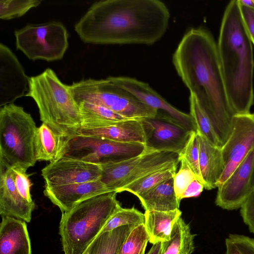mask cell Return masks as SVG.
Instances as JSON below:
<instances>
[{
	"label": "cell",
	"instance_id": "cell-1",
	"mask_svg": "<svg viewBox=\"0 0 254 254\" xmlns=\"http://www.w3.org/2000/svg\"><path fill=\"white\" fill-rule=\"evenodd\" d=\"M172 61L178 74L208 117L222 147L230 135L235 114L213 36L202 28L190 29L179 43Z\"/></svg>",
	"mask_w": 254,
	"mask_h": 254
},
{
	"label": "cell",
	"instance_id": "cell-2",
	"mask_svg": "<svg viewBox=\"0 0 254 254\" xmlns=\"http://www.w3.org/2000/svg\"><path fill=\"white\" fill-rule=\"evenodd\" d=\"M170 16L159 0H101L90 6L74 30L87 43L151 45L164 35Z\"/></svg>",
	"mask_w": 254,
	"mask_h": 254
},
{
	"label": "cell",
	"instance_id": "cell-3",
	"mask_svg": "<svg viewBox=\"0 0 254 254\" xmlns=\"http://www.w3.org/2000/svg\"><path fill=\"white\" fill-rule=\"evenodd\" d=\"M252 44L239 0H231L223 14L217 46L227 96L235 115L250 113L254 103Z\"/></svg>",
	"mask_w": 254,
	"mask_h": 254
},
{
	"label": "cell",
	"instance_id": "cell-4",
	"mask_svg": "<svg viewBox=\"0 0 254 254\" xmlns=\"http://www.w3.org/2000/svg\"><path fill=\"white\" fill-rule=\"evenodd\" d=\"M112 191L87 198L62 213L59 233L64 254H83L122 207Z\"/></svg>",
	"mask_w": 254,
	"mask_h": 254
},
{
	"label": "cell",
	"instance_id": "cell-5",
	"mask_svg": "<svg viewBox=\"0 0 254 254\" xmlns=\"http://www.w3.org/2000/svg\"><path fill=\"white\" fill-rule=\"evenodd\" d=\"M25 96L36 103L42 123L55 132L70 139L81 127L78 106L69 88L50 68L30 77Z\"/></svg>",
	"mask_w": 254,
	"mask_h": 254
},
{
	"label": "cell",
	"instance_id": "cell-6",
	"mask_svg": "<svg viewBox=\"0 0 254 254\" xmlns=\"http://www.w3.org/2000/svg\"><path fill=\"white\" fill-rule=\"evenodd\" d=\"M37 127L31 115L13 103L0 109V165L26 171L35 165Z\"/></svg>",
	"mask_w": 254,
	"mask_h": 254
},
{
	"label": "cell",
	"instance_id": "cell-7",
	"mask_svg": "<svg viewBox=\"0 0 254 254\" xmlns=\"http://www.w3.org/2000/svg\"><path fill=\"white\" fill-rule=\"evenodd\" d=\"M69 88L76 102H84L108 108L128 119L155 117L158 111L144 104L115 83L105 79H86L73 82Z\"/></svg>",
	"mask_w": 254,
	"mask_h": 254
},
{
	"label": "cell",
	"instance_id": "cell-8",
	"mask_svg": "<svg viewBox=\"0 0 254 254\" xmlns=\"http://www.w3.org/2000/svg\"><path fill=\"white\" fill-rule=\"evenodd\" d=\"M178 154L146 148L140 154L117 163L101 165L100 181L111 191L121 188L157 171L178 165Z\"/></svg>",
	"mask_w": 254,
	"mask_h": 254
},
{
	"label": "cell",
	"instance_id": "cell-9",
	"mask_svg": "<svg viewBox=\"0 0 254 254\" xmlns=\"http://www.w3.org/2000/svg\"><path fill=\"white\" fill-rule=\"evenodd\" d=\"M17 50L29 59L51 62L62 59L68 46V34L59 22L27 25L14 32Z\"/></svg>",
	"mask_w": 254,
	"mask_h": 254
},
{
	"label": "cell",
	"instance_id": "cell-10",
	"mask_svg": "<svg viewBox=\"0 0 254 254\" xmlns=\"http://www.w3.org/2000/svg\"><path fill=\"white\" fill-rule=\"evenodd\" d=\"M146 149L144 144L139 142L75 135L68 140L63 156L102 165L128 159L140 154Z\"/></svg>",
	"mask_w": 254,
	"mask_h": 254
},
{
	"label": "cell",
	"instance_id": "cell-11",
	"mask_svg": "<svg viewBox=\"0 0 254 254\" xmlns=\"http://www.w3.org/2000/svg\"><path fill=\"white\" fill-rule=\"evenodd\" d=\"M146 148L179 154L188 142L190 131L166 114L158 111L155 117L139 119Z\"/></svg>",
	"mask_w": 254,
	"mask_h": 254
},
{
	"label": "cell",
	"instance_id": "cell-12",
	"mask_svg": "<svg viewBox=\"0 0 254 254\" xmlns=\"http://www.w3.org/2000/svg\"><path fill=\"white\" fill-rule=\"evenodd\" d=\"M254 149V113L235 115L230 135L221 147L225 170L217 187L226 180Z\"/></svg>",
	"mask_w": 254,
	"mask_h": 254
},
{
	"label": "cell",
	"instance_id": "cell-13",
	"mask_svg": "<svg viewBox=\"0 0 254 254\" xmlns=\"http://www.w3.org/2000/svg\"><path fill=\"white\" fill-rule=\"evenodd\" d=\"M45 186L64 185L100 180L101 165L63 156L41 170Z\"/></svg>",
	"mask_w": 254,
	"mask_h": 254
},
{
	"label": "cell",
	"instance_id": "cell-14",
	"mask_svg": "<svg viewBox=\"0 0 254 254\" xmlns=\"http://www.w3.org/2000/svg\"><path fill=\"white\" fill-rule=\"evenodd\" d=\"M254 159V149L235 169L226 180L219 186L215 203L226 210L240 208L254 190L252 173Z\"/></svg>",
	"mask_w": 254,
	"mask_h": 254
},
{
	"label": "cell",
	"instance_id": "cell-15",
	"mask_svg": "<svg viewBox=\"0 0 254 254\" xmlns=\"http://www.w3.org/2000/svg\"><path fill=\"white\" fill-rule=\"evenodd\" d=\"M29 77L14 54L0 44V106L13 103L25 96L29 90Z\"/></svg>",
	"mask_w": 254,
	"mask_h": 254
},
{
	"label": "cell",
	"instance_id": "cell-16",
	"mask_svg": "<svg viewBox=\"0 0 254 254\" xmlns=\"http://www.w3.org/2000/svg\"><path fill=\"white\" fill-rule=\"evenodd\" d=\"M110 77L115 83L144 104L166 114L187 129L196 131L194 124L190 114L184 113L171 105L147 83L129 77Z\"/></svg>",
	"mask_w": 254,
	"mask_h": 254
},
{
	"label": "cell",
	"instance_id": "cell-17",
	"mask_svg": "<svg viewBox=\"0 0 254 254\" xmlns=\"http://www.w3.org/2000/svg\"><path fill=\"white\" fill-rule=\"evenodd\" d=\"M109 191H112L97 180L64 185H45L44 194L64 213L87 198Z\"/></svg>",
	"mask_w": 254,
	"mask_h": 254
},
{
	"label": "cell",
	"instance_id": "cell-18",
	"mask_svg": "<svg viewBox=\"0 0 254 254\" xmlns=\"http://www.w3.org/2000/svg\"><path fill=\"white\" fill-rule=\"evenodd\" d=\"M35 207L23 198L15 186L12 170L0 165V214L30 222Z\"/></svg>",
	"mask_w": 254,
	"mask_h": 254
},
{
	"label": "cell",
	"instance_id": "cell-19",
	"mask_svg": "<svg viewBox=\"0 0 254 254\" xmlns=\"http://www.w3.org/2000/svg\"><path fill=\"white\" fill-rule=\"evenodd\" d=\"M76 135L94 136L120 142H139L145 145V139L140 120L129 119L114 122L95 128H80Z\"/></svg>",
	"mask_w": 254,
	"mask_h": 254
},
{
	"label": "cell",
	"instance_id": "cell-20",
	"mask_svg": "<svg viewBox=\"0 0 254 254\" xmlns=\"http://www.w3.org/2000/svg\"><path fill=\"white\" fill-rule=\"evenodd\" d=\"M1 217L0 254H31L25 222L11 217Z\"/></svg>",
	"mask_w": 254,
	"mask_h": 254
},
{
	"label": "cell",
	"instance_id": "cell-21",
	"mask_svg": "<svg viewBox=\"0 0 254 254\" xmlns=\"http://www.w3.org/2000/svg\"><path fill=\"white\" fill-rule=\"evenodd\" d=\"M199 147V167L204 189L210 190L217 184L225 170L221 148L211 144L196 132Z\"/></svg>",
	"mask_w": 254,
	"mask_h": 254
},
{
	"label": "cell",
	"instance_id": "cell-22",
	"mask_svg": "<svg viewBox=\"0 0 254 254\" xmlns=\"http://www.w3.org/2000/svg\"><path fill=\"white\" fill-rule=\"evenodd\" d=\"M68 139L55 132L50 127L42 123L37 127L34 141L36 161L54 162L64 154Z\"/></svg>",
	"mask_w": 254,
	"mask_h": 254
},
{
	"label": "cell",
	"instance_id": "cell-23",
	"mask_svg": "<svg viewBox=\"0 0 254 254\" xmlns=\"http://www.w3.org/2000/svg\"><path fill=\"white\" fill-rule=\"evenodd\" d=\"M144 214L149 242L154 245L170 240L173 227L181 217L182 211L179 209L169 211L146 210Z\"/></svg>",
	"mask_w": 254,
	"mask_h": 254
},
{
	"label": "cell",
	"instance_id": "cell-24",
	"mask_svg": "<svg viewBox=\"0 0 254 254\" xmlns=\"http://www.w3.org/2000/svg\"><path fill=\"white\" fill-rule=\"evenodd\" d=\"M146 210L169 211L179 209L174 188V177L159 184L137 197Z\"/></svg>",
	"mask_w": 254,
	"mask_h": 254
},
{
	"label": "cell",
	"instance_id": "cell-25",
	"mask_svg": "<svg viewBox=\"0 0 254 254\" xmlns=\"http://www.w3.org/2000/svg\"><path fill=\"white\" fill-rule=\"evenodd\" d=\"M137 225L121 226L98 235L87 248L89 254H118L123 242Z\"/></svg>",
	"mask_w": 254,
	"mask_h": 254
},
{
	"label": "cell",
	"instance_id": "cell-26",
	"mask_svg": "<svg viewBox=\"0 0 254 254\" xmlns=\"http://www.w3.org/2000/svg\"><path fill=\"white\" fill-rule=\"evenodd\" d=\"M81 118L80 128H95L108 125L115 122L129 120L113 111L84 102H76Z\"/></svg>",
	"mask_w": 254,
	"mask_h": 254
},
{
	"label": "cell",
	"instance_id": "cell-27",
	"mask_svg": "<svg viewBox=\"0 0 254 254\" xmlns=\"http://www.w3.org/2000/svg\"><path fill=\"white\" fill-rule=\"evenodd\" d=\"M194 236L189 225L181 217L173 227L170 240L163 242L162 254H191Z\"/></svg>",
	"mask_w": 254,
	"mask_h": 254
},
{
	"label": "cell",
	"instance_id": "cell-28",
	"mask_svg": "<svg viewBox=\"0 0 254 254\" xmlns=\"http://www.w3.org/2000/svg\"><path fill=\"white\" fill-rule=\"evenodd\" d=\"M178 165L165 168L148 174L121 188L118 193L127 191L138 197L161 183L173 178L177 173Z\"/></svg>",
	"mask_w": 254,
	"mask_h": 254
},
{
	"label": "cell",
	"instance_id": "cell-29",
	"mask_svg": "<svg viewBox=\"0 0 254 254\" xmlns=\"http://www.w3.org/2000/svg\"><path fill=\"white\" fill-rule=\"evenodd\" d=\"M190 115L194 124L196 132L203 136L213 145L221 147L212 125L194 94L190 93L189 98Z\"/></svg>",
	"mask_w": 254,
	"mask_h": 254
},
{
	"label": "cell",
	"instance_id": "cell-30",
	"mask_svg": "<svg viewBox=\"0 0 254 254\" xmlns=\"http://www.w3.org/2000/svg\"><path fill=\"white\" fill-rule=\"evenodd\" d=\"M144 223V214L133 207L130 208L122 207L111 217L99 235L119 227Z\"/></svg>",
	"mask_w": 254,
	"mask_h": 254
},
{
	"label": "cell",
	"instance_id": "cell-31",
	"mask_svg": "<svg viewBox=\"0 0 254 254\" xmlns=\"http://www.w3.org/2000/svg\"><path fill=\"white\" fill-rule=\"evenodd\" d=\"M149 241L144 224L138 225L123 242L118 254H145Z\"/></svg>",
	"mask_w": 254,
	"mask_h": 254
},
{
	"label": "cell",
	"instance_id": "cell-32",
	"mask_svg": "<svg viewBox=\"0 0 254 254\" xmlns=\"http://www.w3.org/2000/svg\"><path fill=\"white\" fill-rule=\"evenodd\" d=\"M178 155V159L184 160L196 180L203 185L199 167V147L196 131L192 132L186 145Z\"/></svg>",
	"mask_w": 254,
	"mask_h": 254
},
{
	"label": "cell",
	"instance_id": "cell-33",
	"mask_svg": "<svg viewBox=\"0 0 254 254\" xmlns=\"http://www.w3.org/2000/svg\"><path fill=\"white\" fill-rule=\"evenodd\" d=\"M41 2L37 0H1L0 18L9 20L22 16L30 9L38 6Z\"/></svg>",
	"mask_w": 254,
	"mask_h": 254
},
{
	"label": "cell",
	"instance_id": "cell-34",
	"mask_svg": "<svg viewBox=\"0 0 254 254\" xmlns=\"http://www.w3.org/2000/svg\"><path fill=\"white\" fill-rule=\"evenodd\" d=\"M179 161L181 165L174 177V188L178 201L180 203L185 191L191 183L196 179L185 161L183 159H179Z\"/></svg>",
	"mask_w": 254,
	"mask_h": 254
},
{
	"label": "cell",
	"instance_id": "cell-35",
	"mask_svg": "<svg viewBox=\"0 0 254 254\" xmlns=\"http://www.w3.org/2000/svg\"><path fill=\"white\" fill-rule=\"evenodd\" d=\"M225 244L226 254H254V239L247 236L230 234Z\"/></svg>",
	"mask_w": 254,
	"mask_h": 254
},
{
	"label": "cell",
	"instance_id": "cell-36",
	"mask_svg": "<svg viewBox=\"0 0 254 254\" xmlns=\"http://www.w3.org/2000/svg\"><path fill=\"white\" fill-rule=\"evenodd\" d=\"M11 169L14 183L18 193L29 202H34L30 193L32 183L29 179V175L26 173L27 171L16 168Z\"/></svg>",
	"mask_w": 254,
	"mask_h": 254
},
{
	"label": "cell",
	"instance_id": "cell-37",
	"mask_svg": "<svg viewBox=\"0 0 254 254\" xmlns=\"http://www.w3.org/2000/svg\"><path fill=\"white\" fill-rule=\"evenodd\" d=\"M241 214L250 232L254 233V190L242 205Z\"/></svg>",
	"mask_w": 254,
	"mask_h": 254
},
{
	"label": "cell",
	"instance_id": "cell-38",
	"mask_svg": "<svg viewBox=\"0 0 254 254\" xmlns=\"http://www.w3.org/2000/svg\"><path fill=\"white\" fill-rule=\"evenodd\" d=\"M240 4L245 27L252 43L254 45V7H249L240 3Z\"/></svg>",
	"mask_w": 254,
	"mask_h": 254
},
{
	"label": "cell",
	"instance_id": "cell-39",
	"mask_svg": "<svg viewBox=\"0 0 254 254\" xmlns=\"http://www.w3.org/2000/svg\"><path fill=\"white\" fill-rule=\"evenodd\" d=\"M204 188L203 185L196 179L194 180L189 186L185 191L183 199L198 196Z\"/></svg>",
	"mask_w": 254,
	"mask_h": 254
},
{
	"label": "cell",
	"instance_id": "cell-40",
	"mask_svg": "<svg viewBox=\"0 0 254 254\" xmlns=\"http://www.w3.org/2000/svg\"><path fill=\"white\" fill-rule=\"evenodd\" d=\"M163 242L153 245L149 251L146 254H162Z\"/></svg>",
	"mask_w": 254,
	"mask_h": 254
},
{
	"label": "cell",
	"instance_id": "cell-41",
	"mask_svg": "<svg viewBox=\"0 0 254 254\" xmlns=\"http://www.w3.org/2000/svg\"><path fill=\"white\" fill-rule=\"evenodd\" d=\"M241 4L249 7H254V2L253 0H239Z\"/></svg>",
	"mask_w": 254,
	"mask_h": 254
},
{
	"label": "cell",
	"instance_id": "cell-42",
	"mask_svg": "<svg viewBox=\"0 0 254 254\" xmlns=\"http://www.w3.org/2000/svg\"><path fill=\"white\" fill-rule=\"evenodd\" d=\"M252 185L254 190V159L253 161V168H252Z\"/></svg>",
	"mask_w": 254,
	"mask_h": 254
},
{
	"label": "cell",
	"instance_id": "cell-43",
	"mask_svg": "<svg viewBox=\"0 0 254 254\" xmlns=\"http://www.w3.org/2000/svg\"><path fill=\"white\" fill-rule=\"evenodd\" d=\"M83 254H89V252L87 249Z\"/></svg>",
	"mask_w": 254,
	"mask_h": 254
},
{
	"label": "cell",
	"instance_id": "cell-44",
	"mask_svg": "<svg viewBox=\"0 0 254 254\" xmlns=\"http://www.w3.org/2000/svg\"></svg>",
	"mask_w": 254,
	"mask_h": 254
}]
</instances>
